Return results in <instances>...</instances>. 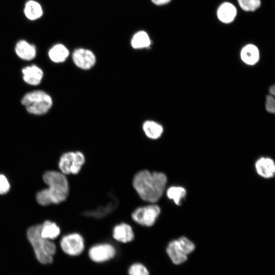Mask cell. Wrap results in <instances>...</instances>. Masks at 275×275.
<instances>
[{
    "label": "cell",
    "instance_id": "cell-4",
    "mask_svg": "<svg viewBox=\"0 0 275 275\" xmlns=\"http://www.w3.org/2000/svg\"><path fill=\"white\" fill-rule=\"evenodd\" d=\"M21 102L26 110L35 115L47 113L52 105L51 97L42 90H35L26 93Z\"/></svg>",
    "mask_w": 275,
    "mask_h": 275
},
{
    "label": "cell",
    "instance_id": "cell-10",
    "mask_svg": "<svg viewBox=\"0 0 275 275\" xmlns=\"http://www.w3.org/2000/svg\"><path fill=\"white\" fill-rule=\"evenodd\" d=\"M72 58L75 66L82 70L92 68L96 62L94 53L91 50L83 48L75 49Z\"/></svg>",
    "mask_w": 275,
    "mask_h": 275
},
{
    "label": "cell",
    "instance_id": "cell-24",
    "mask_svg": "<svg viewBox=\"0 0 275 275\" xmlns=\"http://www.w3.org/2000/svg\"><path fill=\"white\" fill-rule=\"evenodd\" d=\"M238 3L245 11H254L261 5L260 0H238Z\"/></svg>",
    "mask_w": 275,
    "mask_h": 275
},
{
    "label": "cell",
    "instance_id": "cell-20",
    "mask_svg": "<svg viewBox=\"0 0 275 275\" xmlns=\"http://www.w3.org/2000/svg\"><path fill=\"white\" fill-rule=\"evenodd\" d=\"M117 204L116 200H114L105 205L100 206L94 210L86 212L85 215L97 218L103 217L113 211Z\"/></svg>",
    "mask_w": 275,
    "mask_h": 275
},
{
    "label": "cell",
    "instance_id": "cell-28",
    "mask_svg": "<svg viewBox=\"0 0 275 275\" xmlns=\"http://www.w3.org/2000/svg\"><path fill=\"white\" fill-rule=\"evenodd\" d=\"M154 4L163 5L169 3L171 0H151Z\"/></svg>",
    "mask_w": 275,
    "mask_h": 275
},
{
    "label": "cell",
    "instance_id": "cell-1",
    "mask_svg": "<svg viewBox=\"0 0 275 275\" xmlns=\"http://www.w3.org/2000/svg\"><path fill=\"white\" fill-rule=\"evenodd\" d=\"M167 180L163 173L143 170L134 175L132 185L142 200L149 203H156L164 192Z\"/></svg>",
    "mask_w": 275,
    "mask_h": 275
},
{
    "label": "cell",
    "instance_id": "cell-18",
    "mask_svg": "<svg viewBox=\"0 0 275 275\" xmlns=\"http://www.w3.org/2000/svg\"><path fill=\"white\" fill-rule=\"evenodd\" d=\"M24 13L28 19L35 20L42 16L43 10L41 6L38 2L29 0L25 4Z\"/></svg>",
    "mask_w": 275,
    "mask_h": 275
},
{
    "label": "cell",
    "instance_id": "cell-19",
    "mask_svg": "<svg viewBox=\"0 0 275 275\" xmlns=\"http://www.w3.org/2000/svg\"><path fill=\"white\" fill-rule=\"evenodd\" d=\"M142 127L145 135L148 138L152 140L159 138L163 131L162 126L152 120L145 121Z\"/></svg>",
    "mask_w": 275,
    "mask_h": 275
},
{
    "label": "cell",
    "instance_id": "cell-13",
    "mask_svg": "<svg viewBox=\"0 0 275 275\" xmlns=\"http://www.w3.org/2000/svg\"><path fill=\"white\" fill-rule=\"evenodd\" d=\"M22 73L24 81L32 86H37L40 84L44 74L42 70L35 65L23 68Z\"/></svg>",
    "mask_w": 275,
    "mask_h": 275
},
{
    "label": "cell",
    "instance_id": "cell-11",
    "mask_svg": "<svg viewBox=\"0 0 275 275\" xmlns=\"http://www.w3.org/2000/svg\"><path fill=\"white\" fill-rule=\"evenodd\" d=\"M113 237L118 242L128 243L133 240L134 234L133 229L130 225L122 223L114 227L113 230Z\"/></svg>",
    "mask_w": 275,
    "mask_h": 275
},
{
    "label": "cell",
    "instance_id": "cell-3",
    "mask_svg": "<svg viewBox=\"0 0 275 275\" xmlns=\"http://www.w3.org/2000/svg\"><path fill=\"white\" fill-rule=\"evenodd\" d=\"M40 230L41 225L31 227L27 230V237L38 261L43 264H50L56 252V246L51 240L43 238Z\"/></svg>",
    "mask_w": 275,
    "mask_h": 275
},
{
    "label": "cell",
    "instance_id": "cell-25",
    "mask_svg": "<svg viewBox=\"0 0 275 275\" xmlns=\"http://www.w3.org/2000/svg\"><path fill=\"white\" fill-rule=\"evenodd\" d=\"M128 275H150L146 267L141 263L132 264L129 268Z\"/></svg>",
    "mask_w": 275,
    "mask_h": 275
},
{
    "label": "cell",
    "instance_id": "cell-23",
    "mask_svg": "<svg viewBox=\"0 0 275 275\" xmlns=\"http://www.w3.org/2000/svg\"><path fill=\"white\" fill-rule=\"evenodd\" d=\"M151 44V40L148 34L141 31L136 33L131 40V46L134 49L148 47Z\"/></svg>",
    "mask_w": 275,
    "mask_h": 275
},
{
    "label": "cell",
    "instance_id": "cell-5",
    "mask_svg": "<svg viewBox=\"0 0 275 275\" xmlns=\"http://www.w3.org/2000/svg\"><path fill=\"white\" fill-rule=\"evenodd\" d=\"M195 249L194 243L185 236L171 241L166 249L169 257L175 264L183 263L187 259V255Z\"/></svg>",
    "mask_w": 275,
    "mask_h": 275
},
{
    "label": "cell",
    "instance_id": "cell-15",
    "mask_svg": "<svg viewBox=\"0 0 275 275\" xmlns=\"http://www.w3.org/2000/svg\"><path fill=\"white\" fill-rule=\"evenodd\" d=\"M237 14L235 7L230 3L225 2L221 5L217 11L218 19L225 23L233 21Z\"/></svg>",
    "mask_w": 275,
    "mask_h": 275
},
{
    "label": "cell",
    "instance_id": "cell-2",
    "mask_svg": "<svg viewBox=\"0 0 275 275\" xmlns=\"http://www.w3.org/2000/svg\"><path fill=\"white\" fill-rule=\"evenodd\" d=\"M43 179L48 187L37 193L36 198L39 204H59L67 199L69 184L65 175L61 172L47 171L43 174Z\"/></svg>",
    "mask_w": 275,
    "mask_h": 275
},
{
    "label": "cell",
    "instance_id": "cell-21",
    "mask_svg": "<svg viewBox=\"0 0 275 275\" xmlns=\"http://www.w3.org/2000/svg\"><path fill=\"white\" fill-rule=\"evenodd\" d=\"M40 233L43 238L51 240L59 236L60 229L55 223L46 221L41 225Z\"/></svg>",
    "mask_w": 275,
    "mask_h": 275
},
{
    "label": "cell",
    "instance_id": "cell-29",
    "mask_svg": "<svg viewBox=\"0 0 275 275\" xmlns=\"http://www.w3.org/2000/svg\"><path fill=\"white\" fill-rule=\"evenodd\" d=\"M269 92L271 95H274V93H275L274 86H272V87L270 88Z\"/></svg>",
    "mask_w": 275,
    "mask_h": 275
},
{
    "label": "cell",
    "instance_id": "cell-16",
    "mask_svg": "<svg viewBox=\"0 0 275 275\" xmlns=\"http://www.w3.org/2000/svg\"><path fill=\"white\" fill-rule=\"evenodd\" d=\"M48 54L52 62L60 63L66 60L69 55V51L63 44H57L49 49Z\"/></svg>",
    "mask_w": 275,
    "mask_h": 275
},
{
    "label": "cell",
    "instance_id": "cell-26",
    "mask_svg": "<svg viewBox=\"0 0 275 275\" xmlns=\"http://www.w3.org/2000/svg\"><path fill=\"white\" fill-rule=\"evenodd\" d=\"M10 188V183L7 177L3 174H0V195L8 193Z\"/></svg>",
    "mask_w": 275,
    "mask_h": 275
},
{
    "label": "cell",
    "instance_id": "cell-7",
    "mask_svg": "<svg viewBox=\"0 0 275 275\" xmlns=\"http://www.w3.org/2000/svg\"><path fill=\"white\" fill-rule=\"evenodd\" d=\"M161 212L160 207L155 203L140 206L132 213L131 217L136 224L144 227L152 226Z\"/></svg>",
    "mask_w": 275,
    "mask_h": 275
},
{
    "label": "cell",
    "instance_id": "cell-14",
    "mask_svg": "<svg viewBox=\"0 0 275 275\" xmlns=\"http://www.w3.org/2000/svg\"><path fill=\"white\" fill-rule=\"evenodd\" d=\"M15 51L19 58L25 61H31L36 55L35 46L24 40L17 42L15 47Z\"/></svg>",
    "mask_w": 275,
    "mask_h": 275
},
{
    "label": "cell",
    "instance_id": "cell-17",
    "mask_svg": "<svg viewBox=\"0 0 275 275\" xmlns=\"http://www.w3.org/2000/svg\"><path fill=\"white\" fill-rule=\"evenodd\" d=\"M240 57L245 64L254 65L259 59V49L253 44L246 45L241 49Z\"/></svg>",
    "mask_w": 275,
    "mask_h": 275
},
{
    "label": "cell",
    "instance_id": "cell-22",
    "mask_svg": "<svg viewBox=\"0 0 275 275\" xmlns=\"http://www.w3.org/2000/svg\"><path fill=\"white\" fill-rule=\"evenodd\" d=\"M167 197L174 201L177 205H181L186 195V189L180 186H172L166 191Z\"/></svg>",
    "mask_w": 275,
    "mask_h": 275
},
{
    "label": "cell",
    "instance_id": "cell-27",
    "mask_svg": "<svg viewBox=\"0 0 275 275\" xmlns=\"http://www.w3.org/2000/svg\"><path fill=\"white\" fill-rule=\"evenodd\" d=\"M265 108L267 112L274 113L275 111V101L273 96L268 95L267 96L265 102Z\"/></svg>",
    "mask_w": 275,
    "mask_h": 275
},
{
    "label": "cell",
    "instance_id": "cell-9",
    "mask_svg": "<svg viewBox=\"0 0 275 275\" xmlns=\"http://www.w3.org/2000/svg\"><path fill=\"white\" fill-rule=\"evenodd\" d=\"M114 246L109 243H101L92 246L88 252L90 259L95 263H103L113 259L116 255Z\"/></svg>",
    "mask_w": 275,
    "mask_h": 275
},
{
    "label": "cell",
    "instance_id": "cell-8",
    "mask_svg": "<svg viewBox=\"0 0 275 275\" xmlns=\"http://www.w3.org/2000/svg\"><path fill=\"white\" fill-rule=\"evenodd\" d=\"M62 251L70 256L80 255L85 249V240L78 233H72L64 236L60 241Z\"/></svg>",
    "mask_w": 275,
    "mask_h": 275
},
{
    "label": "cell",
    "instance_id": "cell-6",
    "mask_svg": "<svg viewBox=\"0 0 275 275\" xmlns=\"http://www.w3.org/2000/svg\"><path fill=\"white\" fill-rule=\"evenodd\" d=\"M85 162L84 154L80 151L67 152L60 157L59 168L64 175L77 174Z\"/></svg>",
    "mask_w": 275,
    "mask_h": 275
},
{
    "label": "cell",
    "instance_id": "cell-12",
    "mask_svg": "<svg viewBox=\"0 0 275 275\" xmlns=\"http://www.w3.org/2000/svg\"><path fill=\"white\" fill-rule=\"evenodd\" d=\"M255 169L260 176L266 179L271 178L275 174V163L271 158L262 157L256 161Z\"/></svg>",
    "mask_w": 275,
    "mask_h": 275
}]
</instances>
